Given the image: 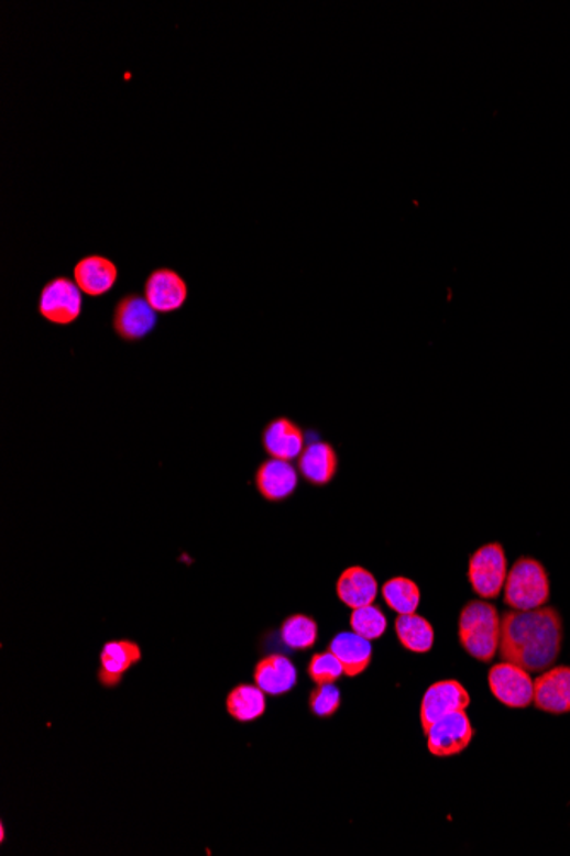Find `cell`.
I'll return each mask as SVG.
<instances>
[{
  "label": "cell",
  "instance_id": "cell-21",
  "mask_svg": "<svg viewBox=\"0 0 570 856\" xmlns=\"http://www.w3.org/2000/svg\"><path fill=\"white\" fill-rule=\"evenodd\" d=\"M396 638L412 654H429L436 633L432 624L418 614H404L395 621Z\"/></svg>",
  "mask_w": 570,
  "mask_h": 856
},
{
  "label": "cell",
  "instance_id": "cell-12",
  "mask_svg": "<svg viewBox=\"0 0 570 856\" xmlns=\"http://www.w3.org/2000/svg\"><path fill=\"white\" fill-rule=\"evenodd\" d=\"M142 660L141 646L132 639H113L105 643L99 655L98 681L103 688L122 684L123 676Z\"/></svg>",
  "mask_w": 570,
  "mask_h": 856
},
{
  "label": "cell",
  "instance_id": "cell-1",
  "mask_svg": "<svg viewBox=\"0 0 570 856\" xmlns=\"http://www.w3.org/2000/svg\"><path fill=\"white\" fill-rule=\"evenodd\" d=\"M562 639V617L557 608L509 611L502 616L498 655L502 661L526 672H545L559 658Z\"/></svg>",
  "mask_w": 570,
  "mask_h": 856
},
{
  "label": "cell",
  "instance_id": "cell-10",
  "mask_svg": "<svg viewBox=\"0 0 570 856\" xmlns=\"http://www.w3.org/2000/svg\"><path fill=\"white\" fill-rule=\"evenodd\" d=\"M470 694L461 682L441 681L430 685L420 704V725L424 732L427 734L430 726L445 716L464 712L470 706Z\"/></svg>",
  "mask_w": 570,
  "mask_h": 856
},
{
  "label": "cell",
  "instance_id": "cell-23",
  "mask_svg": "<svg viewBox=\"0 0 570 856\" xmlns=\"http://www.w3.org/2000/svg\"><path fill=\"white\" fill-rule=\"evenodd\" d=\"M281 638L291 650H309L318 641V624L305 614H293L282 623Z\"/></svg>",
  "mask_w": 570,
  "mask_h": 856
},
{
  "label": "cell",
  "instance_id": "cell-18",
  "mask_svg": "<svg viewBox=\"0 0 570 856\" xmlns=\"http://www.w3.org/2000/svg\"><path fill=\"white\" fill-rule=\"evenodd\" d=\"M337 596L347 607L359 608L374 604L377 599V581L371 571L362 567H349L337 580Z\"/></svg>",
  "mask_w": 570,
  "mask_h": 856
},
{
  "label": "cell",
  "instance_id": "cell-13",
  "mask_svg": "<svg viewBox=\"0 0 570 856\" xmlns=\"http://www.w3.org/2000/svg\"><path fill=\"white\" fill-rule=\"evenodd\" d=\"M296 467L285 460L268 459L260 463L255 472V487L268 503L289 500L299 486Z\"/></svg>",
  "mask_w": 570,
  "mask_h": 856
},
{
  "label": "cell",
  "instance_id": "cell-26",
  "mask_svg": "<svg viewBox=\"0 0 570 856\" xmlns=\"http://www.w3.org/2000/svg\"><path fill=\"white\" fill-rule=\"evenodd\" d=\"M342 694L335 684H321L309 694V712L318 718H331L339 712Z\"/></svg>",
  "mask_w": 570,
  "mask_h": 856
},
{
  "label": "cell",
  "instance_id": "cell-7",
  "mask_svg": "<svg viewBox=\"0 0 570 856\" xmlns=\"http://www.w3.org/2000/svg\"><path fill=\"white\" fill-rule=\"evenodd\" d=\"M489 688L498 703L507 707H528L535 696V682L522 667L502 661L489 672Z\"/></svg>",
  "mask_w": 570,
  "mask_h": 856
},
{
  "label": "cell",
  "instance_id": "cell-20",
  "mask_svg": "<svg viewBox=\"0 0 570 856\" xmlns=\"http://www.w3.org/2000/svg\"><path fill=\"white\" fill-rule=\"evenodd\" d=\"M265 710V692L256 684L237 685L226 698V712L240 723L255 722Z\"/></svg>",
  "mask_w": 570,
  "mask_h": 856
},
{
  "label": "cell",
  "instance_id": "cell-2",
  "mask_svg": "<svg viewBox=\"0 0 570 856\" xmlns=\"http://www.w3.org/2000/svg\"><path fill=\"white\" fill-rule=\"evenodd\" d=\"M502 619L495 605L485 601L468 602L458 619V639L470 657L482 663L494 660L501 645Z\"/></svg>",
  "mask_w": 570,
  "mask_h": 856
},
{
  "label": "cell",
  "instance_id": "cell-24",
  "mask_svg": "<svg viewBox=\"0 0 570 856\" xmlns=\"http://www.w3.org/2000/svg\"><path fill=\"white\" fill-rule=\"evenodd\" d=\"M350 627L352 632L358 633L362 638L373 641L380 639L386 633L388 619L384 612L376 605H365V607L354 608L350 614Z\"/></svg>",
  "mask_w": 570,
  "mask_h": 856
},
{
  "label": "cell",
  "instance_id": "cell-9",
  "mask_svg": "<svg viewBox=\"0 0 570 856\" xmlns=\"http://www.w3.org/2000/svg\"><path fill=\"white\" fill-rule=\"evenodd\" d=\"M426 735L427 749L432 756L451 757L468 749L475 731L467 713L458 712L438 720Z\"/></svg>",
  "mask_w": 570,
  "mask_h": 856
},
{
  "label": "cell",
  "instance_id": "cell-19",
  "mask_svg": "<svg viewBox=\"0 0 570 856\" xmlns=\"http://www.w3.org/2000/svg\"><path fill=\"white\" fill-rule=\"evenodd\" d=\"M328 650L339 658L343 666V672L350 679L361 676L371 666L373 660V646L369 639L362 638L358 633H339L331 639Z\"/></svg>",
  "mask_w": 570,
  "mask_h": 856
},
{
  "label": "cell",
  "instance_id": "cell-15",
  "mask_svg": "<svg viewBox=\"0 0 570 856\" xmlns=\"http://www.w3.org/2000/svg\"><path fill=\"white\" fill-rule=\"evenodd\" d=\"M339 453L328 441H313L297 459V471L316 487L328 486L339 474Z\"/></svg>",
  "mask_w": 570,
  "mask_h": 856
},
{
  "label": "cell",
  "instance_id": "cell-11",
  "mask_svg": "<svg viewBox=\"0 0 570 856\" xmlns=\"http://www.w3.org/2000/svg\"><path fill=\"white\" fill-rule=\"evenodd\" d=\"M262 447L271 459L293 462L305 450V431L289 417H275L263 428Z\"/></svg>",
  "mask_w": 570,
  "mask_h": 856
},
{
  "label": "cell",
  "instance_id": "cell-16",
  "mask_svg": "<svg viewBox=\"0 0 570 856\" xmlns=\"http://www.w3.org/2000/svg\"><path fill=\"white\" fill-rule=\"evenodd\" d=\"M533 704L550 715L570 713V667H556L541 672L535 681Z\"/></svg>",
  "mask_w": 570,
  "mask_h": 856
},
{
  "label": "cell",
  "instance_id": "cell-5",
  "mask_svg": "<svg viewBox=\"0 0 570 856\" xmlns=\"http://www.w3.org/2000/svg\"><path fill=\"white\" fill-rule=\"evenodd\" d=\"M83 295L76 281L70 277L50 279L40 293V317L54 326H73L83 315Z\"/></svg>",
  "mask_w": 570,
  "mask_h": 856
},
{
  "label": "cell",
  "instance_id": "cell-3",
  "mask_svg": "<svg viewBox=\"0 0 570 856\" xmlns=\"http://www.w3.org/2000/svg\"><path fill=\"white\" fill-rule=\"evenodd\" d=\"M550 599V581L540 561L519 558L507 573L504 585V602L513 611H533L547 604Z\"/></svg>",
  "mask_w": 570,
  "mask_h": 856
},
{
  "label": "cell",
  "instance_id": "cell-22",
  "mask_svg": "<svg viewBox=\"0 0 570 856\" xmlns=\"http://www.w3.org/2000/svg\"><path fill=\"white\" fill-rule=\"evenodd\" d=\"M381 595H383L386 605L398 616L415 614L420 601H423V593H420L417 583L405 577L390 578L388 581H384V585L381 586Z\"/></svg>",
  "mask_w": 570,
  "mask_h": 856
},
{
  "label": "cell",
  "instance_id": "cell-17",
  "mask_svg": "<svg viewBox=\"0 0 570 856\" xmlns=\"http://www.w3.org/2000/svg\"><path fill=\"white\" fill-rule=\"evenodd\" d=\"M253 679L265 694L282 696L293 691L294 685L297 684V670L289 658L274 654L262 658L256 663Z\"/></svg>",
  "mask_w": 570,
  "mask_h": 856
},
{
  "label": "cell",
  "instance_id": "cell-6",
  "mask_svg": "<svg viewBox=\"0 0 570 856\" xmlns=\"http://www.w3.org/2000/svg\"><path fill=\"white\" fill-rule=\"evenodd\" d=\"M111 327L122 341L141 342L156 329L157 311L149 305L144 295L127 293L114 305Z\"/></svg>",
  "mask_w": 570,
  "mask_h": 856
},
{
  "label": "cell",
  "instance_id": "cell-8",
  "mask_svg": "<svg viewBox=\"0 0 570 856\" xmlns=\"http://www.w3.org/2000/svg\"><path fill=\"white\" fill-rule=\"evenodd\" d=\"M188 293L187 281L172 267L154 268L144 281V298L161 315L182 310Z\"/></svg>",
  "mask_w": 570,
  "mask_h": 856
},
{
  "label": "cell",
  "instance_id": "cell-25",
  "mask_svg": "<svg viewBox=\"0 0 570 856\" xmlns=\"http://www.w3.org/2000/svg\"><path fill=\"white\" fill-rule=\"evenodd\" d=\"M306 672H308L309 679H311L316 685L335 684V682L339 681L340 677L346 676L339 658L335 657L330 650L324 651V654L313 655Z\"/></svg>",
  "mask_w": 570,
  "mask_h": 856
},
{
  "label": "cell",
  "instance_id": "cell-14",
  "mask_svg": "<svg viewBox=\"0 0 570 856\" xmlns=\"http://www.w3.org/2000/svg\"><path fill=\"white\" fill-rule=\"evenodd\" d=\"M74 281L84 295L101 298L113 289L119 281V267L105 255H86L74 265Z\"/></svg>",
  "mask_w": 570,
  "mask_h": 856
},
{
  "label": "cell",
  "instance_id": "cell-4",
  "mask_svg": "<svg viewBox=\"0 0 570 856\" xmlns=\"http://www.w3.org/2000/svg\"><path fill=\"white\" fill-rule=\"evenodd\" d=\"M507 573L506 551L498 542L480 547L468 561V581L483 601H492L501 595Z\"/></svg>",
  "mask_w": 570,
  "mask_h": 856
}]
</instances>
